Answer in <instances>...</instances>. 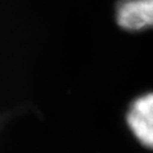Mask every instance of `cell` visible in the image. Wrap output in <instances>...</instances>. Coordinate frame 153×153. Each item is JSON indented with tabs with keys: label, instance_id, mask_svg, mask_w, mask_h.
<instances>
[{
	"label": "cell",
	"instance_id": "obj_1",
	"mask_svg": "<svg viewBox=\"0 0 153 153\" xmlns=\"http://www.w3.org/2000/svg\"><path fill=\"white\" fill-rule=\"evenodd\" d=\"M125 121L135 140L153 151V92L133 100L126 111Z\"/></svg>",
	"mask_w": 153,
	"mask_h": 153
},
{
	"label": "cell",
	"instance_id": "obj_2",
	"mask_svg": "<svg viewBox=\"0 0 153 153\" xmlns=\"http://www.w3.org/2000/svg\"><path fill=\"white\" fill-rule=\"evenodd\" d=\"M116 22L126 31H143L153 27V3L147 0H120Z\"/></svg>",
	"mask_w": 153,
	"mask_h": 153
},
{
	"label": "cell",
	"instance_id": "obj_3",
	"mask_svg": "<svg viewBox=\"0 0 153 153\" xmlns=\"http://www.w3.org/2000/svg\"><path fill=\"white\" fill-rule=\"evenodd\" d=\"M147 1H149V3H153V0H147Z\"/></svg>",
	"mask_w": 153,
	"mask_h": 153
}]
</instances>
